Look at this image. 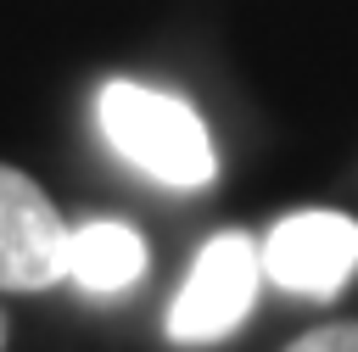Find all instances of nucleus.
Returning a JSON list of instances; mask_svg holds the SVG:
<instances>
[{"instance_id":"3","label":"nucleus","mask_w":358,"mask_h":352,"mask_svg":"<svg viewBox=\"0 0 358 352\" xmlns=\"http://www.w3.org/2000/svg\"><path fill=\"white\" fill-rule=\"evenodd\" d=\"M358 274V223L330 207L285 212L263 235V279L291 296H336Z\"/></svg>"},{"instance_id":"4","label":"nucleus","mask_w":358,"mask_h":352,"mask_svg":"<svg viewBox=\"0 0 358 352\" xmlns=\"http://www.w3.org/2000/svg\"><path fill=\"white\" fill-rule=\"evenodd\" d=\"M73 223L11 162H0V291H50L67 279Z\"/></svg>"},{"instance_id":"6","label":"nucleus","mask_w":358,"mask_h":352,"mask_svg":"<svg viewBox=\"0 0 358 352\" xmlns=\"http://www.w3.org/2000/svg\"><path fill=\"white\" fill-rule=\"evenodd\" d=\"M285 352H358V324H319V330L296 335Z\"/></svg>"},{"instance_id":"1","label":"nucleus","mask_w":358,"mask_h":352,"mask_svg":"<svg viewBox=\"0 0 358 352\" xmlns=\"http://www.w3.org/2000/svg\"><path fill=\"white\" fill-rule=\"evenodd\" d=\"M95 117H101V134L112 140V151L123 162H134L140 173H151L157 184L201 190L218 173V156H213V140H207L196 106L168 89H151L134 78H106L95 95Z\"/></svg>"},{"instance_id":"2","label":"nucleus","mask_w":358,"mask_h":352,"mask_svg":"<svg viewBox=\"0 0 358 352\" xmlns=\"http://www.w3.org/2000/svg\"><path fill=\"white\" fill-rule=\"evenodd\" d=\"M257 285H263V240H252L246 229L213 235L196 251L179 296L168 307V335L179 346H213V341H224L252 313Z\"/></svg>"},{"instance_id":"5","label":"nucleus","mask_w":358,"mask_h":352,"mask_svg":"<svg viewBox=\"0 0 358 352\" xmlns=\"http://www.w3.org/2000/svg\"><path fill=\"white\" fill-rule=\"evenodd\" d=\"M67 279H78L90 296H117L145 279V240L140 229L117 218H90L73 229L67 246Z\"/></svg>"}]
</instances>
